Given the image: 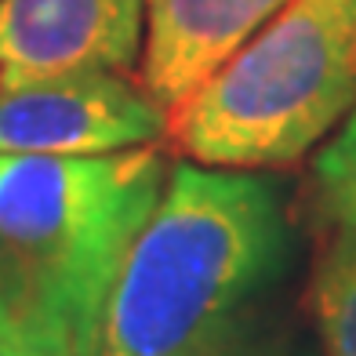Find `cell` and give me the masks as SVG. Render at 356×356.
Here are the masks:
<instances>
[{
	"instance_id": "obj_1",
	"label": "cell",
	"mask_w": 356,
	"mask_h": 356,
	"mask_svg": "<svg viewBox=\"0 0 356 356\" xmlns=\"http://www.w3.org/2000/svg\"><path fill=\"white\" fill-rule=\"evenodd\" d=\"M273 171L171 164L109 298L102 356H218L287 262Z\"/></svg>"
},
{
	"instance_id": "obj_2",
	"label": "cell",
	"mask_w": 356,
	"mask_h": 356,
	"mask_svg": "<svg viewBox=\"0 0 356 356\" xmlns=\"http://www.w3.org/2000/svg\"><path fill=\"white\" fill-rule=\"evenodd\" d=\"M168 175L160 142L102 156L0 153V305L37 356H102L109 298Z\"/></svg>"
},
{
	"instance_id": "obj_3",
	"label": "cell",
	"mask_w": 356,
	"mask_h": 356,
	"mask_svg": "<svg viewBox=\"0 0 356 356\" xmlns=\"http://www.w3.org/2000/svg\"><path fill=\"white\" fill-rule=\"evenodd\" d=\"M356 109V0H291L168 109V138L207 168L280 171L320 149Z\"/></svg>"
},
{
	"instance_id": "obj_4",
	"label": "cell",
	"mask_w": 356,
	"mask_h": 356,
	"mask_svg": "<svg viewBox=\"0 0 356 356\" xmlns=\"http://www.w3.org/2000/svg\"><path fill=\"white\" fill-rule=\"evenodd\" d=\"M168 138V109L138 73H70L0 95V153L102 156Z\"/></svg>"
},
{
	"instance_id": "obj_5",
	"label": "cell",
	"mask_w": 356,
	"mask_h": 356,
	"mask_svg": "<svg viewBox=\"0 0 356 356\" xmlns=\"http://www.w3.org/2000/svg\"><path fill=\"white\" fill-rule=\"evenodd\" d=\"M145 0H0V95L70 73H138Z\"/></svg>"
},
{
	"instance_id": "obj_6",
	"label": "cell",
	"mask_w": 356,
	"mask_h": 356,
	"mask_svg": "<svg viewBox=\"0 0 356 356\" xmlns=\"http://www.w3.org/2000/svg\"><path fill=\"white\" fill-rule=\"evenodd\" d=\"M291 0H145L138 80L175 109Z\"/></svg>"
},
{
	"instance_id": "obj_7",
	"label": "cell",
	"mask_w": 356,
	"mask_h": 356,
	"mask_svg": "<svg viewBox=\"0 0 356 356\" xmlns=\"http://www.w3.org/2000/svg\"><path fill=\"white\" fill-rule=\"evenodd\" d=\"M309 302L323 356H356V233L327 225L316 254Z\"/></svg>"
},
{
	"instance_id": "obj_8",
	"label": "cell",
	"mask_w": 356,
	"mask_h": 356,
	"mask_svg": "<svg viewBox=\"0 0 356 356\" xmlns=\"http://www.w3.org/2000/svg\"><path fill=\"white\" fill-rule=\"evenodd\" d=\"M309 178L323 222L356 233V109L316 149Z\"/></svg>"
},
{
	"instance_id": "obj_9",
	"label": "cell",
	"mask_w": 356,
	"mask_h": 356,
	"mask_svg": "<svg viewBox=\"0 0 356 356\" xmlns=\"http://www.w3.org/2000/svg\"><path fill=\"white\" fill-rule=\"evenodd\" d=\"M0 356H37L33 346L19 334V327H15L11 316L4 313V305H0Z\"/></svg>"
},
{
	"instance_id": "obj_10",
	"label": "cell",
	"mask_w": 356,
	"mask_h": 356,
	"mask_svg": "<svg viewBox=\"0 0 356 356\" xmlns=\"http://www.w3.org/2000/svg\"><path fill=\"white\" fill-rule=\"evenodd\" d=\"M218 356H287V349H280L277 342H248V338H236L229 349H222Z\"/></svg>"
},
{
	"instance_id": "obj_11",
	"label": "cell",
	"mask_w": 356,
	"mask_h": 356,
	"mask_svg": "<svg viewBox=\"0 0 356 356\" xmlns=\"http://www.w3.org/2000/svg\"><path fill=\"white\" fill-rule=\"evenodd\" d=\"M295 356H313V353H295Z\"/></svg>"
}]
</instances>
